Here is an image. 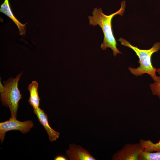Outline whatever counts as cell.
Instances as JSON below:
<instances>
[{
    "label": "cell",
    "mask_w": 160,
    "mask_h": 160,
    "mask_svg": "<svg viewBox=\"0 0 160 160\" xmlns=\"http://www.w3.org/2000/svg\"><path fill=\"white\" fill-rule=\"evenodd\" d=\"M143 151L148 152L160 151V140L154 143L150 140H140L139 143Z\"/></svg>",
    "instance_id": "obj_10"
},
{
    "label": "cell",
    "mask_w": 160,
    "mask_h": 160,
    "mask_svg": "<svg viewBox=\"0 0 160 160\" xmlns=\"http://www.w3.org/2000/svg\"><path fill=\"white\" fill-rule=\"evenodd\" d=\"M125 1H122L119 9L109 15L104 14L101 8H95L92 12V16L88 17L90 25L94 26L98 25L102 29L104 39L103 42L101 44V48L103 50L108 47L111 48L114 56H116L118 54L122 53L117 48L116 41L112 29V20L113 17L117 15H123L125 11Z\"/></svg>",
    "instance_id": "obj_1"
},
{
    "label": "cell",
    "mask_w": 160,
    "mask_h": 160,
    "mask_svg": "<svg viewBox=\"0 0 160 160\" xmlns=\"http://www.w3.org/2000/svg\"><path fill=\"white\" fill-rule=\"evenodd\" d=\"M143 150L139 143L127 144L113 155L112 160H139Z\"/></svg>",
    "instance_id": "obj_5"
},
{
    "label": "cell",
    "mask_w": 160,
    "mask_h": 160,
    "mask_svg": "<svg viewBox=\"0 0 160 160\" xmlns=\"http://www.w3.org/2000/svg\"><path fill=\"white\" fill-rule=\"evenodd\" d=\"M156 72L160 75V68H158L156 70Z\"/></svg>",
    "instance_id": "obj_14"
},
{
    "label": "cell",
    "mask_w": 160,
    "mask_h": 160,
    "mask_svg": "<svg viewBox=\"0 0 160 160\" xmlns=\"http://www.w3.org/2000/svg\"><path fill=\"white\" fill-rule=\"evenodd\" d=\"M118 40L121 43V45L133 50L139 57L138 63L140 64L139 66L136 68L129 67L128 69L130 72L137 76L145 73L148 74L155 81L157 76L156 75L157 69L152 65L151 57L154 53L160 49V42L155 43L151 48L145 50L140 49L136 46L132 45L129 42L122 38Z\"/></svg>",
    "instance_id": "obj_2"
},
{
    "label": "cell",
    "mask_w": 160,
    "mask_h": 160,
    "mask_svg": "<svg viewBox=\"0 0 160 160\" xmlns=\"http://www.w3.org/2000/svg\"><path fill=\"white\" fill-rule=\"evenodd\" d=\"M55 160H66L67 158L64 156L63 155H58L56 156L55 158Z\"/></svg>",
    "instance_id": "obj_13"
},
{
    "label": "cell",
    "mask_w": 160,
    "mask_h": 160,
    "mask_svg": "<svg viewBox=\"0 0 160 160\" xmlns=\"http://www.w3.org/2000/svg\"><path fill=\"white\" fill-rule=\"evenodd\" d=\"M33 126L31 120L23 122L17 120L16 118L10 117L9 120L0 123V139L2 143L4 140L6 133L9 131L19 130L23 134L29 131Z\"/></svg>",
    "instance_id": "obj_4"
},
{
    "label": "cell",
    "mask_w": 160,
    "mask_h": 160,
    "mask_svg": "<svg viewBox=\"0 0 160 160\" xmlns=\"http://www.w3.org/2000/svg\"><path fill=\"white\" fill-rule=\"evenodd\" d=\"M33 112L35 114L41 124L46 131L49 139L51 142L56 141L59 137L60 133L52 129L49 125L47 115L39 107L33 109Z\"/></svg>",
    "instance_id": "obj_7"
},
{
    "label": "cell",
    "mask_w": 160,
    "mask_h": 160,
    "mask_svg": "<svg viewBox=\"0 0 160 160\" xmlns=\"http://www.w3.org/2000/svg\"><path fill=\"white\" fill-rule=\"evenodd\" d=\"M38 87V84L35 81H33L28 87V89L30 93L28 101L29 105H31L33 109L39 107L40 99L39 96Z\"/></svg>",
    "instance_id": "obj_9"
},
{
    "label": "cell",
    "mask_w": 160,
    "mask_h": 160,
    "mask_svg": "<svg viewBox=\"0 0 160 160\" xmlns=\"http://www.w3.org/2000/svg\"><path fill=\"white\" fill-rule=\"evenodd\" d=\"M150 87L153 95L160 99V76H157L154 82L150 85Z\"/></svg>",
    "instance_id": "obj_12"
},
{
    "label": "cell",
    "mask_w": 160,
    "mask_h": 160,
    "mask_svg": "<svg viewBox=\"0 0 160 160\" xmlns=\"http://www.w3.org/2000/svg\"><path fill=\"white\" fill-rule=\"evenodd\" d=\"M67 156L70 160H96L87 150L80 145L74 144L69 145L66 151Z\"/></svg>",
    "instance_id": "obj_6"
},
{
    "label": "cell",
    "mask_w": 160,
    "mask_h": 160,
    "mask_svg": "<svg viewBox=\"0 0 160 160\" xmlns=\"http://www.w3.org/2000/svg\"><path fill=\"white\" fill-rule=\"evenodd\" d=\"M0 12L12 20L17 26L20 35H25L27 23L25 24L21 23L15 17L12 12L9 0H4V2L0 6Z\"/></svg>",
    "instance_id": "obj_8"
},
{
    "label": "cell",
    "mask_w": 160,
    "mask_h": 160,
    "mask_svg": "<svg viewBox=\"0 0 160 160\" xmlns=\"http://www.w3.org/2000/svg\"><path fill=\"white\" fill-rule=\"evenodd\" d=\"M23 72L15 78L11 77L3 81L5 89L0 93L1 100L3 106L8 107L11 113V118H16L19 102L22 95L18 88V83Z\"/></svg>",
    "instance_id": "obj_3"
},
{
    "label": "cell",
    "mask_w": 160,
    "mask_h": 160,
    "mask_svg": "<svg viewBox=\"0 0 160 160\" xmlns=\"http://www.w3.org/2000/svg\"><path fill=\"white\" fill-rule=\"evenodd\" d=\"M139 160H160V151L148 152L143 150L140 155Z\"/></svg>",
    "instance_id": "obj_11"
}]
</instances>
